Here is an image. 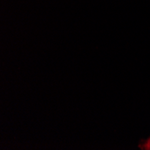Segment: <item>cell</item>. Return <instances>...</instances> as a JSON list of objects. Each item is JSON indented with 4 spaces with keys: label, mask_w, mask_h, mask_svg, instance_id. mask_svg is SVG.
<instances>
[{
    "label": "cell",
    "mask_w": 150,
    "mask_h": 150,
    "mask_svg": "<svg viewBox=\"0 0 150 150\" xmlns=\"http://www.w3.org/2000/svg\"><path fill=\"white\" fill-rule=\"evenodd\" d=\"M141 148L142 149H146V150H150V138L146 141L145 144H143L141 146Z\"/></svg>",
    "instance_id": "6da1fadb"
}]
</instances>
